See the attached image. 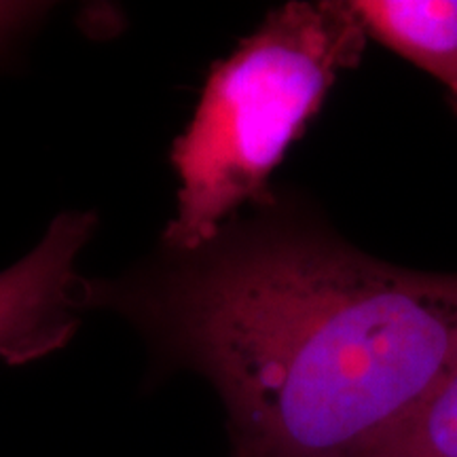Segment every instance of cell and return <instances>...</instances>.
Segmentation results:
<instances>
[{"label": "cell", "instance_id": "6", "mask_svg": "<svg viewBox=\"0 0 457 457\" xmlns=\"http://www.w3.org/2000/svg\"><path fill=\"white\" fill-rule=\"evenodd\" d=\"M45 4L37 3H3L0 0V51L21 34L43 13Z\"/></svg>", "mask_w": 457, "mask_h": 457}, {"label": "cell", "instance_id": "2", "mask_svg": "<svg viewBox=\"0 0 457 457\" xmlns=\"http://www.w3.org/2000/svg\"><path fill=\"white\" fill-rule=\"evenodd\" d=\"M364 41L350 4L288 3L214 64L171 146L179 197L163 233L168 253H197L237 208L265 199L273 170Z\"/></svg>", "mask_w": 457, "mask_h": 457}, {"label": "cell", "instance_id": "1", "mask_svg": "<svg viewBox=\"0 0 457 457\" xmlns=\"http://www.w3.org/2000/svg\"><path fill=\"white\" fill-rule=\"evenodd\" d=\"M174 256L87 279V305L214 386L236 457H373L457 369L455 276L286 233Z\"/></svg>", "mask_w": 457, "mask_h": 457}, {"label": "cell", "instance_id": "5", "mask_svg": "<svg viewBox=\"0 0 457 457\" xmlns=\"http://www.w3.org/2000/svg\"><path fill=\"white\" fill-rule=\"evenodd\" d=\"M373 457H457V369Z\"/></svg>", "mask_w": 457, "mask_h": 457}, {"label": "cell", "instance_id": "3", "mask_svg": "<svg viewBox=\"0 0 457 457\" xmlns=\"http://www.w3.org/2000/svg\"><path fill=\"white\" fill-rule=\"evenodd\" d=\"M94 212L57 214L34 248L0 271V360L28 364L66 345L87 307L77 259L94 237Z\"/></svg>", "mask_w": 457, "mask_h": 457}, {"label": "cell", "instance_id": "4", "mask_svg": "<svg viewBox=\"0 0 457 457\" xmlns=\"http://www.w3.org/2000/svg\"><path fill=\"white\" fill-rule=\"evenodd\" d=\"M364 32L438 79L457 104V0L350 3Z\"/></svg>", "mask_w": 457, "mask_h": 457}]
</instances>
